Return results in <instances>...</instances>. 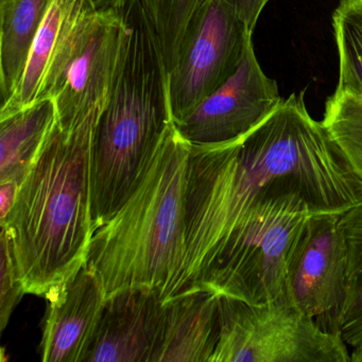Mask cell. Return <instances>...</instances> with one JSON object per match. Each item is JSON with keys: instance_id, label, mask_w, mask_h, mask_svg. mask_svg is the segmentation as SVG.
I'll list each match as a JSON object with an SVG mask.
<instances>
[{"instance_id": "cell-8", "label": "cell", "mask_w": 362, "mask_h": 362, "mask_svg": "<svg viewBox=\"0 0 362 362\" xmlns=\"http://www.w3.org/2000/svg\"><path fill=\"white\" fill-rule=\"evenodd\" d=\"M252 31L223 0H206L188 27L168 74L173 122L219 90L243 62Z\"/></svg>"}, {"instance_id": "cell-16", "label": "cell", "mask_w": 362, "mask_h": 362, "mask_svg": "<svg viewBox=\"0 0 362 362\" xmlns=\"http://www.w3.org/2000/svg\"><path fill=\"white\" fill-rule=\"evenodd\" d=\"M54 0H0L1 105L16 95L31 46Z\"/></svg>"}, {"instance_id": "cell-10", "label": "cell", "mask_w": 362, "mask_h": 362, "mask_svg": "<svg viewBox=\"0 0 362 362\" xmlns=\"http://www.w3.org/2000/svg\"><path fill=\"white\" fill-rule=\"evenodd\" d=\"M281 100L276 81L264 75L251 44L236 73L173 124L190 146L228 143L255 128Z\"/></svg>"}, {"instance_id": "cell-25", "label": "cell", "mask_w": 362, "mask_h": 362, "mask_svg": "<svg viewBox=\"0 0 362 362\" xmlns=\"http://www.w3.org/2000/svg\"><path fill=\"white\" fill-rule=\"evenodd\" d=\"M351 362H362V344L354 347L353 354L351 355Z\"/></svg>"}, {"instance_id": "cell-17", "label": "cell", "mask_w": 362, "mask_h": 362, "mask_svg": "<svg viewBox=\"0 0 362 362\" xmlns=\"http://www.w3.org/2000/svg\"><path fill=\"white\" fill-rule=\"evenodd\" d=\"M347 247L346 292L341 336L353 347L362 344V200L340 215Z\"/></svg>"}, {"instance_id": "cell-24", "label": "cell", "mask_w": 362, "mask_h": 362, "mask_svg": "<svg viewBox=\"0 0 362 362\" xmlns=\"http://www.w3.org/2000/svg\"><path fill=\"white\" fill-rule=\"evenodd\" d=\"M95 9L98 11H111L119 10L126 0H90Z\"/></svg>"}, {"instance_id": "cell-7", "label": "cell", "mask_w": 362, "mask_h": 362, "mask_svg": "<svg viewBox=\"0 0 362 362\" xmlns=\"http://www.w3.org/2000/svg\"><path fill=\"white\" fill-rule=\"evenodd\" d=\"M124 35L119 10L90 8L48 67L35 101L54 99L58 122L66 126L107 100Z\"/></svg>"}, {"instance_id": "cell-22", "label": "cell", "mask_w": 362, "mask_h": 362, "mask_svg": "<svg viewBox=\"0 0 362 362\" xmlns=\"http://www.w3.org/2000/svg\"><path fill=\"white\" fill-rule=\"evenodd\" d=\"M253 33L258 18L269 0H223Z\"/></svg>"}, {"instance_id": "cell-12", "label": "cell", "mask_w": 362, "mask_h": 362, "mask_svg": "<svg viewBox=\"0 0 362 362\" xmlns=\"http://www.w3.org/2000/svg\"><path fill=\"white\" fill-rule=\"evenodd\" d=\"M47 315L41 342L44 362H83L105 304V288L86 264L45 296Z\"/></svg>"}, {"instance_id": "cell-18", "label": "cell", "mask_w": 362, "mask_h": 362, "mask_svg": "<svg viewBox=\"0 0 362 362\" xmlns=\"http://www.w3.org/2000/svg\"><path fill=\"white\" fill-rule=\"evenodd\" d=\"M332 27L339 54L336 92L362 99V0H341Z\"/></svg>"}, {"instance_id": "cell-3", "label": "cell", "mask_w": 362, "mask_h": 362, "mask_svg": "<svg viewBox=\"0 0 362 362\" xmlns=\"http://www.w3.org/2000/svg\"><path fill=\"white\" fill-rule=\"evenodd\" d=\"M122 52L92 151V196L124 205L149 173L173 124L168 71L141 0H126Z\"/></svg>"}, {"instance_id": "cell-9", "label": "cell", "mask_w": 362, "mask_h": 362, "mask_svg": "<svg viewBox=\"0 0 362 362\" xmlns=\"http://www.w3.org/2000/svg\"><path fill=\"white\" fill-rule=\"evenodd\" d=\"M347 247L340 214H315L294 250L284 298L322 329L341 334Z\"/></svg>"}, {"instance_id": "cell-23", "label": "cell", "mask_w": 362, "mask_h": 362, "mask_svg": "<svg viewBox=\"0 0 362 362\" xmlns=\"http://www.w3.org/2000/svg\"><path fill=\"white\" fill-rule=\"evenodd\" d=\"M20 185L16 182L0 183V224L4 223L11 211Z\"/></svg>"}, {"instance_id": "cell-15", "label": "cell", "mask_w": 362, "mask_h": 362, "mask_svg": "<svg viewBox=\"0 0 362 362\" xmlns=\"http://www.w3.org/2000/svg\"><path fill=\"white\" fill-rule=\"evenodd\" d=\"M58 119L52 98L0 116V183L24 181Z\"/></svg>"}, {"instance_id": "cell-14", "label": "cell", "mask_w": 362, "mask_h": 362, "mask_svg": "<svg viewBox=\"0 0 362 362\" xmlns=\"http://www.w3.org/2000/svg\"><path fill=\"white\" fill-rule=\"evenodd\" d=\"M93 7L90 0L52 1L31 46L22 82L16 95L1 105L0 116L16 113L35 103L48 67L80 18Z\"/></svg>"}, {"instance_id": "cell-19", "label": "cell", "mask_w": 362, "mask_h": 362, "mask_svg": "<svg viewBox=\"0 0 362 362\" xmlns=\"http://www.w3.org/2000/svg\"><path fill=\"white\" fill-rule=\"evenodd\" d=\"M322 124L362 184V99L334 92L326 101Z\"/></svg>"}, {"instance_id": "cell-6", "label": "cell", "mask_w": 362, "mask_h": 362, "mask_svg": "<svg viewBox=\"0 0 362 362\" xmlns=\"http://www.w3.org/2000/svg\"><path fill=\"white\" fill-rule=\"evenodd\" d=\"M211 362H351L340 334L326 332L286 298L250 304L220 296Z\"/></svg>"}, {"instance_id": "cell-2", "label": "cell", "mask_w": 362, "mask_h": 362, "mask_svg": "<svg viewBox=\"0 0 362 362\" xmlns=\"http://www.w3.org/2000/svg\"><path fill=\"white\" fill-rule=\"evenodd\" d=\"M107 101L66 126L57 119L1 223L27 293L45 298L86 264L95 233L93 145Z\"/></svg>"}, {"instance_id": "cell-20", "label": "cell", "mask_w": 362, "mask_h": 362, "mask_svg": "<svg viewBox=\"0 0 362 362\" xmlns=\"http://www.w3.org/2000/svg\"><path fill=\"white\" fill-rule=\"evenodd\" d=\"M206 0H141L160 40L167 71L177 63L190 23Z\"/></svg>"}, {"instance_id": "cell-5", "label": "cell", "mask_w": 362, "mask_h": 362, "mask_svg": "<svg viewBox=\"0 0 362 362\" xmlns=\"http://www.w3.org/2000/svg\"><path fill=\"white\" fill-rule=\"evenodd\" d=\"M315 214L298 192L268 197L230 233L194 286L250 304L284 298L290 260Z\"/></svg>"}, {"instance_id": "cell-4", "label": "cell", "mask_w": 362, "mask_h": 362, "mask_svg": "<svg viewBox=\"0 0 362 362\" xmlns=\"http://www.w3.org/2000/svg\"><path fill=\"white\" fill-rule=\"evenodd\" d=\"M189 152V144L171 124L141 185L95 230L86 264L100 279L105 296L149 286L166 298L185 257Z\"/></svg>"}, {"instance_id": "cell-1", "label": "cell", "mask_w": 362, "mask_h": 362, "mask_svg": "<svg viewBox=\"0 0 362 362\" xmlns=\"http://www.w3.org/2000/svg\"><path fill=\"white\" fill-rule=\"evenodd\" d=\"M298 192L317 214H343L362 200L354 175L322 122L291 94L239 139L190 146L186 171L185 257L166 298L198 283L220 245L273 194Z\"/></svg>"}, {"instance_id": "cell-13", "label": "cell", "mask_w": 362, "mask_h": 362, "mask_svg": "<svg viewBox=\"0 0 362 362\" xmlns=\"http://www.w3.org/2000/svg\"><path fill=\"white\" fill-rule=\"evenodd\" d=\"M219 294L203 286L167 298L153 362H211L219 340Z\"/></svg>"}, {"instance_id": "cell-11", "label": "cell", "mask_w": 362, "mask_h": 362, "mask_svg": "<svg viewBox=\"0 0 362 362\" xmlns=\"http://www.w3.org/2000/svg\"><path fill=\"white\" fill-rule=\"evenodd\" d=\"M164 319L160 289L134 286L110 294L83 362H153Z\"/></svg>"}, {"instance_id": "cell-21", "label": "cell", "mask_w": 362, "mask_h": 362, "mask_svg": "<svg viewBox=\"0 0 362 362\" xmlns=\"http://www.w3.org/2000/svg\"><path fill=\"white\" fill-rule=\"evenodd\" d=\"M0 245H1V273H0V329L4 330L9 323L14 308L18 306L24 294H26L24 284L21 279L20 273L16 268L12 252L11 243L7 233L1 228L0 233Z\"/></svg>"}]
</instances>
